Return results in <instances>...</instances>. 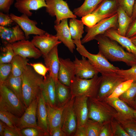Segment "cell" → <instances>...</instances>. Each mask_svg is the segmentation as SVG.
<instances>
[{
  "mask_svg": "<svg viewBox=\"0 0 136 136\" xmlns=\"http://www.w3.org/2000/svg\"><path fill=\"white\" fill-rule=\"evenodd\" d=\"M99 52L107 59L112 61H121L131 67L136 64V56L123 49L115 41L104 34L96 36Z\"/></svg>",
  "mask_w": 136,
  "mask_h": 136,
  "instance_id": "obj_1",
  "label": "cell"
},
{
  "mask_svg": "<svg viewBox=\"0 0 136 136\" xmlns=\"http://www.w3.org/2000/svg\"><path fill=\"white\" fill-rule=\"evenodd\" d=\"M22 76L23 102L27 108L38 97L41 91L44 78L28 65L27 66Z\"/></svg>",
  "mask_w": 136,
  "mask_h": 136,
  "instance_id": "obj_2",
  "label": "cell"
},
{
  "mask_svg": "<svg viewBox=\"0 0 136 136\" xmlns=\"http://www.w3.org/2000/svg\"><path fill=\"white\" fill-rule=\"evenodd\" d=\"M102 76L98 75L86 79L75 76L72 81L70 88L72 97L83 96L88 98H96L101 82Z\"/></svg>",
  "mask_w": 136,
  "mask_h": 136,
  "instance_id": "obj_3",
  "label": "cell"
},
{
  "mask_svg": "<svg viewBox=\"0 0 136 136\" xmlns=\"http://www.w3.org/2000/svg\"><path fill=\"white\" fill-rule=\"evenodd\" d=\"M88 118L102 123L111 121L117 114L116 110L105 100L88 98Z\"/></svg>",
  "mask_w": 136,
  "mask_h": 136,
  "instance_id": "obj_4",
  "label": "cell"
},
{
  "mask_svg": "<svg viewBox=\"0 0 136 136\" xmlns=\"http://www.w3.org/2000/svg\"><path fill=\"white\" fill-rule=\"evenodd\" d=\"M26 108L14 93L4 84H0V110L9 112L20 117Z\"/></svg>",
  "mask_w": 136,
  "mask_h": 136,
  "instance_id": "obj_5",
  "label": "cell"
},
{
  "mask_svg": "<svg viewBox=\"0 0 136 136\" xmlns=\"http://www.w3.org/2000/svg\"><path fill=\"white\" fill-rule=\"evenodd\" d=\"M73 41L76 46L78 52L82 56L87 58L101 75L116 73L120 69L119 67L110 63L108 60L99 53L95 54L89 53L82 45L81 41Z\"/></svg>",
  "mask_w": 136,
  "mask_h": 136,
  "instance_id": "obj_6",
  "label": "cell"
},
{
  "mask_svg": "<svg viewBox=\"0 0 136 136\" xmlns=\"http://www.w3.org/2000/svg\"><path fill=\"white\" fill-rule=\"evenodd\" d=\"M118 15L117 13L109 17L104 19L98 22L93 27H86L85 31L87 32L81 42L82 44L93 40L97 36L104 34L108 30L118 27Z\"/></svg>",
  "mask_w": 136,
  "mask_h": 136,
  "instance_id": "obj_7",
  "label": "cell"
},
{
  "mask_svg": "<svg viewBox=\"0 0 136 136\" xmlns=\"http://www.w3.org/2000/svg\"><path fill=\"white\" fill-rule=\"evenodd\" d=\"M46 2L47 5L46 12L51 17L56 16L55 24H59L64 19L76 18L66 2L63 0H46Z\"/></svg>",
  "mask_w": 136,
  "mask_h": 136,
  "instance_id": "obj_8",
  "label": "cell"
},
{
  "mask_svg": "<svg viewBox=\"0 0 136 136\" xmlns=\"http://www.w3.org/2000/svg\"><path fill=\"white\" fill-rule=\"evenodd\" d=\"M101 76V82L96 97L99 100H103L108 98L119 84L125 81L116 73Z\"/></svg>",
  "mask_w": 136,
  "mask_h": 136,
  "instance_id": "obj_9",
  "label": "cell"
},
{
  "mask_svg": "<svg viewBox=\"0 0 136 136\" xmlns=\"http://www.w3.org/2000/svg\"><path fill=\"white\" fill-rule=\"evenodd\" d=\"M74 98H71L63 110L61 128L67 136H74L77 127V121L73 109Z\"/></svg>",
  "mask_w": 136,
  "mask_h": 136,
  "instance_id": "obj_10",
  "label": "cell"
},
{
  "mask_svg": "<svg viewBox=\"0 0 136 136\" xmlns=\"http://www.w3.org/2000/svg\"><path fill=\"white\" fill-rule=\"evenodd\" d=\"M9 16L23 31L26 39L28 38L30 35H41L46 32L37 26L38 23L36 21L30 19L25 14H22L20 16H18L11 13Z\"/></svg>",
  "mask_w": 136,
  "mask_h": 136,
  "instance_id": "obj_11",
  "label": "cell"
},
{
  "mask_svg": "<svg viewBox=\"0 0 136 136\" xmlns=\"http://www.w3.org/2000/svg\"><path fill=\"white\" fill-rule=\"evenodd\" d=\"M38 100V97L31 102L26 108L23 115L19 118L17 127L20 130L25 128L33 127L41 130L37 123Z\"/></svg>",
  "mask_w": 136,
  "mask_h": 136,
  "instance_id": "obj_12",
  "label": "cell"
},
{
  "mask_svg": "<svg viewBox=\"0 0 136 136\" xmlns=\"http://www.w3.org/2000/svg\"><path fill=\"white\" fill-rule=\"evenodd\" d=\"M12 46L16 55L25 58L37 59L42 55L32 42L26 39L13 43Z\"/></svg>",
  "mask_w": 136,
  "mask_h": 136,
  "instance_id": "obj_13",
  "label": "cell"
},
{
  "mask_svg": "<svg viewBox=\"0 0 136 136\" xmlns=\"http://www.w3.org/2000/svg\"><path fill=\"white\" fill-rule=\"evenodd\" d=\"M34 45L41 51L43 56L48 54L54 47L62 42L56 35L46 32L41 35H36L31 41Z\"/></svg>",
  "mask_w": 136,
  "mask_h": 136,
  "instance_id": "obj_14",
  "label": "cell"
},
{
  "mask_svg": "<svg viewBox=\"0 0 136 136\" xmlns=\"http://www.w3.org/2000/svg\"><path fill=\"white\" fill-rule=\"evenodd\" d=\"M74 63L75 76L86 79L92 78L99 73L96 68L88 59L82 56V58L78 59L75 56Z\"/></svg>",
  "mask_w": 136,
  "mask_h": 136,
  "instance_id": "obj_15",
  "label": "cell"
},
{
  "mask_svg": "<svg viewBox=\"0 0 136 136\" xmlns=\"http://www.w3.org/2000/svg\"><path fill=\"white\" fill-rule=\"evenodd\" d=\"M59 60L58 80L62 84L70 87L72 81L75 76L74 62L69 58H59Z\"/></svg>",
  "mask_w": 136,
  "mask_h": 136,
  "instance_id": "obj_16",
  "label": "cell"
},
{
  "mask_svg": "<svg viewBox=\"0 0 136 136\" xmlns=\"http://www.w3.org/2000/svg\"><path fill=\"white\" fill-rule=\"evenodd\" d=\"M88 98L83 96L75 97L73 109L77 121V127L84 126L88 118Z\"/></svg>",
  "mask_w": 136,
  "mask_h": 136,
  "instance_id": "obj_17",
  "label": "cell"
},
{
  "mask_svg": "<svg viewBox=\"0 0 136 136\" xmlns=\"http://www.w3.org/2000/svg\"><path fill=\"white\" fill-rule=\"evenodd\" d=\"M0 37L4 45L26 39L24 32L17 24L12 27L0 26Z\"/></svg>",
  "mask_w": 136,
  "mask_h": 136,
  "instance_id": "obj_18",
  "label": "cell"
},
{
  "mask_svg": "<svg viewBox=\"0 0 136 136\" xmlns=\"http://www.w3.org/2000/svg\"><path fill=\"white\" fill-rule=\"evenodd\" d=\"M58 46H55L46 55L43 56L45 65L49 70V74L56 84L58 81V77L60 66Z\"/></svg>",
  "mask_w": 136,
  "mask_h": 136,
  "instance_id": "obj_19",
  "label": "cell"
},
{
  "mask_svg": "<svg viewBox=\"0 0 136 136\" xmlns=\"http://www.w3.org/2000/svg\"><path fill=\"white\" fill-rule=\"evenodd\" d=\"M54 28L56 32V35L59 41L73 53L75 45L72 39L67 23V19L62 20L58 24H55Z\"/></svg>",
  "mask_w": 136,
  "mask_h": 136,
  "instance_id": "obj_20",
  "label": "cell"
},
{
  "mask_svg": "<svg viewBox=\"0 0 136 136\" xmlns=\"http://www.w3.org/2000/svg\"><path fill=\"white\" fill-rule=\"evenodd\" d=\"M37 123L38 126L46 136L49 135L48 120L47 104L42 90L39 94L37 110Z\"/></svg>",
  "mask_w": 136,
  "mask_h": 136,
  "instance_id": "obj_21",
  "label": "cell"
},
{
  "mask_svg": "<svg viewBox=\"0 0 136 136\" xmlns=\"http://www.w3.org/2000/svg\"><path fill=\"white\" fill-rule=\"evenodd\" d=\"M41 90L47 105L52 107L57 106L56 84L49 74L44 78Z\"/></svg>",
  "mask_w": 136,
  "mask_h": 136,
  "instance_id": "obj_22",
  "label": "cell"
},
{
  "mask_svg": "<svg viewBox=\"0 0 136 136\" xmlns=\"http://www.w3.org/2000/svg\"><path fill=\"white\" fill-rule=\"evenodd\" d=\"M103 100L105 101L116 111L117 114L115 118L124 119L133 118L135 109L119 97L107 98Z\"/></svg>",
  "mask_w": 136,
  "mask_h": 136,
  "instance_id": "obj_23",
  "label": "cell"
},
{
  "mask_svg": "<svg viewBox=\"0 0 136 136\" xmlns=\"http://www.w3.org/2000/svg\"><path fill=\"white\" fill-rule=\"evenodd\" d=\"M15 7L18 11L28 17L32 15L31 10H36L47 7L46 0H16Z\"/></svg>",
  "mask_w": 136,
  "mask_h": 136,
  "instance_id": "obj_24",
  "label": "cell"
},
{
  "mask_svg": "<svg viewBox=\"0 0 136 136\" xmlns=\"http://www.w3.org/2000/svg\"><path fill=\"white\" fill-rule=\"evenodd\" d=\"M65 106L62 107L58 106L52 107L47 105V120L49 134L55 129L61 127L62 114Z\"/></svg>",
  "mask_w": 136,
  "mask_h": 136,
  "instance_id": "obj_25",
  "label": "cell"
},
{
  "mask_svg": "<svg viewBox=\"0 0 136 136\" xmlns=\"http://www.w3.org/2000/svg\"><path fill=\"white\" fill-rule=\"evenodd\" d=\"M104 34L117 42L125 48L128 52L136 56V46L130 38L119 35L117 33V29H110L107 30Z\"/></svg>",
  "mask_w": 136,
  "mask_h": 136,
  "instance_id": "obj_26",
  "label": "cell"
},
{
  "mask_svg": "<svg viewBox=\"0 0 136 136\" xmlns=\"http://www.w3.org/2000/svg\"><path fill=\"white\" fill-rule=\"evenodd\" d=\"M118 0H103L92 13L99 15H114L119 6Z\"/></svg>",
  "mask_w": 136,
  "mask_h": 136,
  "instance_id": "obj_27",
  "label": "cell"
},
{
  "mask_svg": "<svg viewBox=\"0 0 136 136\" xmlns=\"http://www.w3.org/2000/svg\"><path fill=\"white\" fill-rule=\"evenodd\" d=\"M117 13L118 15L117 33L121 35L126 36L129 27L133 20L120 5Z\"/></svg>",
  "mask_w": 136,
  "mask_h": 136,
  "instance_id": "obj_28",
  "label": "cell"
},
{
  "mask_svg": "<svg viewBox=\"0 0 136 136\" xmlns=\"http://www.w3.org/2000/svg\"><path fill=\"white\" fill-rule=\"evenodd\" d=\"M56 85L57 106L63 107L71 98L70 87L64 85L59 81Z\"/></svg>",
  "mask_w": 136,
  "mask_h": 136,
  "instance_id": "obj_29",
  "label": "cell"
},
{
  "mask_svg": "<svg viewBox=\"0 0 136 136\" xmlns=\"http://www.w3.org/2000/svg\"><path fill=\"white\" fill-rule=\"evenodd\" d=\"M3 84L14 93L23 103L22 97V76L19 77H13L11 74Z\"/></svg>",
  "mask_w": 136,
  "mask_h": 136,
  "instance_id": "obj_30",
  "label": "cell"
},
{
  "mask_svg": "<svg viewBox=\"0 0 136 136\" xmlns=\"http://www.w3.org/2000/svg\"><path fill=\"white\" fill-rule=\"evenodd\" d=\"M103 0H84V2L80 7L74 9L73 13L79 17L91 13Z\"/></svg>",
  "mask_w": 136,
  "mask_h": 136,
  "instance_id": "obj_31",
  "label": "cell"
},
{
  "mask_svg": "<svg viewBox=\"0 0 136 136\" xmlns=\"http://www.w3.org/2000/svg\"><path fill=\"white\" fill-rule=\"evenodd\" d=\"M28 61L27 58L16 55L10 63L12 66L11 75L13 77L21 76L28 65Z\"/></svg>",
  "mask_w": 136,
  "mask_h": 136,
  "instance_id": "obj_32",
  "label": "cell"
},
{
  "mask_svg": "<svg viewBox=\"0 0 136 136\" xmlns=\"http://www.w3.org/2000/svg\"><path fill=\"white\" fill-rule=\"evenodd\" d=\"M84 24L81 20L76 18L71 19L69 21V29L74 41H80L84 32Z\"/></svg>",
  "mask_w": 136,
  "mask_h": 136,
  "instance_id": "obj_33",
  "label": "cell"
},
{
  "mask_svg": "<svg viewBox=\"0 0 136 136\" xmlns=\"http://www.w3.org/2000/svg\"><path fill=\"white\" fill-rule=\"evenodd\" d=\"M119 123L129 136H136V120L133 118H115Z\"/></svg>",
  "mask_w": 136,
  "mask_h": 136,
  "instance_id": "obj_34",
  "label": "cell"
},
{
  "mask_svg": "<svg viewBox=\"0 0 136 136\" xmlns=\"http://www.w3.org/2000/svg\"><path fill=\"white\" fill-rule=\"evenodd\" d=\"M136 96V81H133L130 86L118 97L130 107H132Z\"/></svg>",
  "mask_w": 136,
  "mask_h": 136,
  "instance_id": "obj_35",
  "label": "cell"
},
{
  "mask_svg": "<svg viewBox=\"0 0 136 136\" xmlns=\"http://www.w3.org/2000/svg\"><path fill=\"white\" fill-rule=\"evenodd\" d=\"M104 123L89 119L84 126L86 136H99Z\"/></svg>",
  "mask_w": 136,
  "mask_h": 136,
  "instance_id": "obj_36",
  "label": "cell"
},
{
  "mask_svg": "<svg viewBox=\"0 0 136 136\" xmlns=\"http://www.w3.org/2000/svg\"><path fill=\"white\" fill-rule=\"evenodd\" d=\"M0 64L10 63L16 55L11 44L4 45L1 48Z\"/></svg>",
  "mask_w": 136,
  "mask_h": 136,
  "instance_id": "obj_37",
  "label": "cell"
},
{
  "mask_svg": "<svg viewBox=\"0 0 136 136\" xmlns=\"http://www.w3.org/2000/svg\"><path fill=\"white\" fill-rule=\"evenodd\" d=\"M19 118L10 112L0 110V120L11 128H18L17 125Z\"/></svg>",
  "mask_w": 136,
  "mask_h": 136,
  "instance_id": "obj_38",
  "label": "cell"
},
{
  "mask_svg": "<svg viewBox=\"0 0 136 136\" xmlns=\"http://www.w3.org/2000/svg\"><path fill=\"white\" fill-rule=\"evenodd\" d=\"M113 15H99L91 13L82 17L81 19L84 25L90 28L94 26L101 20Z\"/></svg>",
  "mask_w": 136,
  "mask_h": 136,
  "instance_id": "obj_39",
  "label": "cell"
},
{
  "mask_svg": "<svg viewBox=\"0 0 136 136\" xmlns=\"http://www.w3.org/2000/svg\"><path fill=\"white\" fill-rule=\"evenodd\" d=\"M116 73L120 75L125 81H136V64L131 66L130 68L126 70L119 69Z\"/></svg>",
  "mask_w": 136,
  "mask_h": 136,
  "instance_id": "obj_40",
  "label": "cell"
},
{
  "mask_svg": "<svg viewBox=\"0 0 136 136\" xmlns=\"http://www.w3.org/2000/svg\"><path fill=\"white\" fill-rule=\"evenodd\" d=\"M133 81L132 80H128L122 82L116 88L108 98L118 97L130 86Z\"/></svg>",
  "mask_w": 136,
  "mask_h": 136,
  "instance_id": "obj_41",
  "label": "cell"
},
{
  "mask_svg": "<svg viewBox=\"0 0 136 136\" xmlns=\"http://www.w3.org/2000/svg\"><path fill=\"white\" fill-rule=\"evenodd\" d=\"M11 71L10 63L0 64V84L4 83L11 75Z\"/></svg>",
  "mask_w": 136,
  "mask_h": 136,
  "instance_id": "obj_42",
  "label": "cell"
},
{
  "mask_svg": "<svg viewBox=\"0 0 136 136\" xmlns=\"http://www.w3.org/2000/svg\"><path fill=\"white\" fill-rule=\"evenodd\" d=\"M113 136H129L115 119L111 121Z\"/></svg>",
  "mask_w": 136,
  "mask_h": 136,
  "instance_id": "obj_43",
  "label": "cell"
},
{
  "mask_svg": "<svg viewBox=\"0 0 136 136\" xmlns=\"http://www.w3.org/2000/svg\"><path fill=\"white\" fill-rule=\"evenodd\" d=\"M135 0H118L119 5L128 15L131 17Z\"/></svg>",
  "mask_w": 136,
  "mask_h": 136,
  "instance_id": "obj_44",
  "label": "cell"
},
{
  "mask_svg": "<svg viewBox=\"0 0 136 136\" xmlns=\"http://www.w3.org/2000/svg\"><path fill=\"white\" fill-rule=\"evenodd\" d=\"M22 136H46L44 132L39 129L33 127H28L20 130Z\"/></svg>",
  "mask_w": 136,
  "mask_h": 136,
  "instance_id": "obj_45",
  "label": "cell"
},
{
  "mask_svg": "<svg viewBox=\"0 0 136 136\" xmlns=\"http://www.w3.org/2000/svg\"><path fill=\"white\" fill-rule=\"evenodd\" d=\"M31 66L35 71L38 74L46 78L49 70L46 66L41 63H29L27 64Z\"/></svg>",
  "mask_w": 136,
  "mask_h": 136,
  "instance_id": "obj_46",
  "label": "cell"
},
{
  "mask_svg": "<svg viewBox=\"0 0 136 136\" xmlns=\"http://www.w3.org/2000/svg\"><path fill=\"white\" fill-rule=\"evenodd\" d=\"M99 136H113L111 121L104 123Z\"/></svg>",
  "mask_w": 136,
  "mask_h": 136,
  "instance_id": "obj_47",
  "label": "cell"
},
{
  "mask_svg": "<svg viewBox=\"0 0 136 136\" xmlns=\"http://www.w3.org/2000/svg\"><path fill=\"white\" fill-rule=\"evenodd\" d=\"M14 22L9 14L2 12H0V26L7 27L11 25Z\"/></svg>",
  "mask_w": 136,
  "mask_h": 136,
  "instance_id": "obj_48",
  "label": "cell"
},
{
  "mask_svg": "<svg viewBox=\"0 0 136 136\" xmlns=\"http://www.w3.org/2000/svg\"><path fill=\"white\" fill-rule=\"evenodd\" d=\"M14 1V0H0L1 12L8 14Z\"/></svg>",
  "mask_w": 136,
  "mask_h": 136,
  "instance_id": "obj_49",
  "label": "cell"
},
{
  "mask_svg": "<svg viewBox=\"0 0 136 136\" xmlns=\"http://www.w3.org/2000/svg\"><path fill=\"white\" fill-rule=\"evenodd\" d=\"M4 136H22L20 130L18 128H11L5 124Z\"/></svg>",
  "mask_w": 136,
  "mask_h": 136,
  "instance_id": "obj_50",
  "label": "cell"
},
{
  "mask_svg": "<svg viewBox=\"0 0 136 136\" xmlns=\"http://www.w3.org/2000/svg\"><path fill=\"white\" fill-rule=\"evenodd\" d=\"M136 35V19L130 25L127 31L126 36L130 38Z\"/></svg>",
  "mask_w": 136,
  "mask_h": 136,
  "instance_id": "obj_51",
  "label": "cell"
},
{
  "mask_svg": "<svg viewBox=\"0 0 136 136\" xmlns=\"http://www.w3.org/2000/svg\"><path fill=\"white\" fill-rule=\"evenodd\" d=\"M49 135L51 136H67L62 129L61 127L54 129L50 133Z\"/></svg>",
  "mask_w": 136,
  "mask_h": 136,
  "instance_id": "obj_52",
  "label": "cell"
},
{
  "mask_svg": "<svg viewBox=\"0 0 136 136\" xmlns=\"http://www.w3.org/2000/svg\"><path fill=\"white\" fill-rule=\"evenodd\" d=\"M74 136H86V131L84 126L77 127Z\"/></svg>",
  "mask_w": 136,
  "mask_h": 136,
  "instance_id": "obj_53",
  "label": "cell"
},
{
  "mask_svg": "<svg viewBox=\"0 0 136 136\" xmlns=\"http://www.w3.org/2000/svg\"><path fill=\"white\" fill-rule=\"evenodd\" d=\"M5 124L2 121H0V136H4L5 129Z\"/></svg>",
  "mask_w": 136,
  "mask_h": 136,
  "instance_id": "obj_54",
  "label": "cell"
},
{
  "mask_svg": "<svg viewBox=\"0 0 136 136\" xmlns=\"http://www.w3.org/2000/svg\"><path fill=\"white\" fill-rule=\"evenodd\" d=\"M131 18L133 21L136 19V0L135 1L132 14Z\"/></svg>",
  "mask_w": 136,
  "mask_h": 136,
  "instance_id": "obj_55",
  "label": "cell"
},
{
  "mask_svg": "<svg viewBox=\"0 0 136 136\" xmlns=\"http://www.w3.org/2000/svg\"><path fill=\"white\" fill-rule=\"evenodd\" d=\"M130 40L136 46V35L130 38Z\"/></svg>",
  "mask_w": 136,
  "mask_h": 136,
  "instance_id": "obj_56",
  "label": "cell"
},
{
  "mask_svg": "<svg viewBox=\"0 0 136 136\" xmlns=\"http://www.w3.org/2000/svg\"><path fill=\"white\" fill-rule=\"evenodd\" d=\"M132 107L134 109L136 110V96L135 98Z\"/></svg>",
  "mask_w": 136,
  "mask_h": 136,
  "instance_id": "obj_57",
  "label": "cell"
},
{
  "mask_svg": "<svg viewBox=\"0 0 136 136\" xmlns=\"http://www.w3.org/2000/svg\"><path fill=\"white\" fill-rule=\"evenodd\" d=\"M136 120V110L135 109L133 114V118Z\"/></svg>",
  "mask_w": 136,
  "mask_h": 136,
  "instance_id": "obj_58",
  "label": "cell"
},
{
  "mask_svg": "<svg viewBox=\"0 0 136 136\" xmlns=\"http://www.w3.org/2000/svg\"><path fill=\"white\" fill-rule=\"evenodd\" d=\"M78 0L79 1H81V0Z\"/></svg>",
  "mask_w": 136,
  "mask_h": 136,
  "instance_id": "obj_59",
  "label": "cell"
}]
</instances>
